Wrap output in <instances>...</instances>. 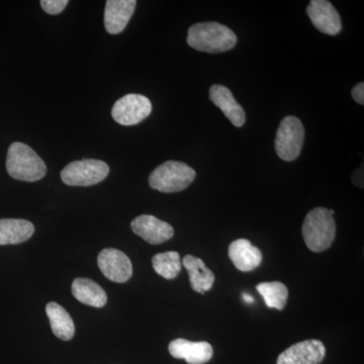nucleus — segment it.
Wrapping results in <instances>:
<instances>
[{"instance_id":"f257e3e1","label":"nucleus","mask_w":364,"mask_h":364,"mask_svg":"<svg viewBox=\"0 0 364 364\" xmlns=\"http://www.w3.org/2000/svg\"><path fill=\"white\" fill-rule=\"evenodd\" d=\"M236 43L233 31L215 21L196 23L188 28V44L198 51L227 52L233 49Z\"/></svg>"},{"instance_id":"f03ea898","label":"nucleus","mask_w":364,"mask_h":364,"mask_svg":"<svg viewBox=\"0 0 364 364\" xmlns=\"http://www.w3.org/2000/svg\"><path fill=\"white\" fill-rule=\"evenodd\" d=\"M6 170L9 176L21 181L35 182L44 178L47 166L42 158L26 144H11L7 152Z\"/></svg>"},{"instance_id":"7ed1b4c3","label":"nucleus","mask_w":364,"mask_h":364,"mask_svg":"<svg viewBox=\"0 0 364 364\" xmlns=\"http://www.w3.org/2000/svg\"><path fill=\"white\" fill-rule=\"evenodd\" d=\"M301 233L306 247L313 252H323L335 240L336 223L328 208H316L306 215Z\"/></svg>"},{"instance_id":"20e7f679","label":"nucleus","mask_w":364,"mask_h":364,"mask_svg":"<svg viewBox=\"0 0 364 364\" xmlns=\"http://www.w3.org/2000/svg\"><path fill=\"white\" fill-rule=\"evenodd\" d=\"M195 169L178 161H167L150 174L151 188L160 193H178L188 188L196 178Z\"/></svg>"},{"instance_id":"39448f33","label":"nucleus","mask_w":364,"mask_h":364,"mask_svg":"<svg viewBox=\"0 0 364 364\" xmlns=\"http://www.w3.org/2000/svg\"><path fill=\"white\" fill-rule=\"evenodd\" d=\"M109 173V165L102 160H78L64 167L61 179L67 186H90L105 181Z\"/></svg>"},{"instance_id":"423d86ee","label":"nucleus","mask_w":364,"mask_h":364,"mask_svg":"<svg viewBox=\"0 0 364 364\" xmlns=\"http://www.w3.org/2000/svg\"><path fill=\"white\" fill-rule=\"evenodd\" d=\"M305 139V129L298 117H284L277 129L275 151L284 161H294L299 156Z\"/></svg>"},{"instance_id":"0eeeda50","label":"nucleus","mask_w":364,"mask_h":364,"mask_svg":"<svg viewBox=\"0 0 364 364\" xmlns=\"http://www.w3.org/2000/svg\"><path fill=\"white\" fill-rule=\"evenodd\" d=\"M151 112L152 104L149 98L130 93L116 102L112 109V116L122 126H135L149 117Z\"/></svg>"},{"instance_id":"6e6552de","label":"nucleus","mask_w":364,"mask_h":364,"mask_svg":"<svg viewBox=\"0 0 364 364\" xmlns=\"http://www.w3.org/2000/svg\"><path fill=\"white\" fill-rule=\"evenodd\" d=\"M97 262L102 274L117 284L128 282L133 275L130 258L117 249H104L98 255Z\"/></svg>"},{"instance_id":"1a4fd4ad","label":"nucleus","mask_w":364,"mask_h":364,"mask_svg":"<svg viewBox=\"0 0 364 364\" xmlns=\"http://www.w3.org/2000/svg\"><path fill=\"white\" fill-rule=\"evenodd\" d=\"M325 355L326 348L322 341L306 340L291 345L280 353L277 364H320Z\"/></svg>"},{"instance_id":"9d476101","label":"nucleus","mask_w":364,"mask_h":364,"mask_svg":"<svg viewBox=\"0 0 364 364\" xmlns=\"http://www.w3.org/2000/svg\"><path fill=\"white\" fill-rule=\"evenodd\" d=\"M131 228L134 233L152 245L164 243L174 236L171 225L151 215H138L132 221Z\"/></svg>"},{"instance_id":"9b49d317","label":"nucleus","mask_w":364,"mask_h":364,"mask_svg":"<svg viewBox=\"0 0 364 364\" xmlns=\"http://www.w3.org/2000/svg\"><path fill=\"white\" fill-rule=\"evenodd\" d=\"M306 14L321 33L335 36L341 31V18L331 2L327 0H313L306 7Z\"/></svg>"},{"instance_id":"f8f14e48","label":"nucleus","mask_w":364,"mask_h":364,"mask_svg":"<svg viewBox=\"0 0 364 364\" xmlns=\"http://www.w3.org/2000/svg\"><path fill=\"white\" fill-rule=\"evenodd\" d=\"M168 349L172 358L184 359L188 364L207 363L214 354L212 345L208 342H193L181 338L170 342Z\"/></svg>"},{"instance_id":"ddd939ff","label":"nucleus","mask_w":364,"mask_h":364,"mask_svg":"<svg viewBox=\"0 0 364 364\" xmlns=\"http://www.w3.org/2000/svg\"><path fill=\"white\" fill-rule=\"evenodd\" d=\"M136 0H109L105 4V30L111 35L123 32L135 11Z\"/></svg>"},{"instance_id":"4468645a","label":"nucleus","mask_w":364,"mask_h":364,"mask_svg":"<svg viewBox=\"0 0 364 364\" xmlns=\"http://www.w3.org/2000/svg\"><path fill=\"white\" fill-rule=\"evenodd\" d=\"M210 100L235 127L240 128L245 124L246 114L243 107L236 102L231 90L226 86L213 85L210 90Z\"/></svg>"},{"instance_id":"2eb2a0df","label":"nucleus","mask_w":364,"mask_h":364,"mask_svg":"<svg viewBox=\"0 0 364 364\" xmlns=\"http://www.w3.org/2000/svg\"><path fill=\"white\" fill-rule=\"evenodd\" d=\"M229 257L237 269L250 272L262 262V253L247 239H238L229 246Z\"/></svg>"},{"instance_id":"dca6fc26","label":"nucleus","mask_w":364,"mask_h":364,"mask_svg":"<svg viewBox=\"0 0 364 364\" xmlns=\"http://www.w3.org/2000/svg\"><path fill=\"white\" fill-rule=\"evenodd\" d=\"M182 264L188 270L191 286L196 293L203 294L214 286V272L207 267L200 258L193 255L184 256Z\"/></svg>"},{"instance_id":"f3484780","label":"nucleus","mask_w":364,"mask_h":364,"mask_svg":"<svg viewBox=\"0 0 364 364\" xmlns=\"http://www.w3.org/2000/svg\"><path fill=\"white\" fill-rule=\"evenodd\" d=\"M35 227L30 221L21 219L0 220V245L23 243L33 236Z\"/></svg>"},{"instance_id":"a211bd4d","label":"nucleus","mask_w":364,"mask_h":364,"mask_svg":"<svg viewBox=\"0 0 364 364\" xmlns=\"http://www.w3.org/2000/svg\"><path fill=\"white\" fill-rule=\"evenodd\" d=\"M72 294L85 305L102 308L107 304V296L100 284L88 279H76L72 284Z\"/></svg>"},{"instance_id":"6ab92c4d","label":"nucleus","mask_w":364,"mask_h":364,"mask_svg":"<svg viewBox=\"0 0 364 364\" xmlns=\"http://www.w3.org/2000/svg\"><path fill=\"white\" fill-rule=\"evenodd\" d=\"M46 313L49 318L50 325L55 336L64 341H69L75 334L73 320L63 306L51 301L46 306Z\"/></svg>"},{"instance_id":"aec40b11","label":"nucleus","mask_w":364,"mask_h":364,"mask_svg":"<svg viewBox=\"0 0 364 364\" xmlns=\"http://www.w3.org/2000/svg\"><path fill=\"white\" fill-rule=\"evenodd\" d=\"M256 289L264 299L268 308L284 310L289 299V289L286 284L279 282H261L256 287Z\"/></svg>"},{"instance_id":"412c9836","label":"nucleus","mask_w":364,"mask_h":364,"mask_svg":"<svg viewBox=\"0 0 364 364\" xmlns=\"http://www.w3.org/2000/svg\"><path fill=\"white\" fill-rule=\"evenodd\" d=\"M153 268L165 279H174L181 272V255L176 251L159 253L153 257Z\"/></svg>"},{"instance_id":"4be33fe9","label":"nucleus","mask_w":364,"mask_h":364,"mask_svg":"<svg viewBox=\"0 0 364 364\" xmlns=\"http://www.w3.org/2000/svg\"><path fill=\"white\" fill-rule=\"evenodd\" d=\"M68 0H42L41 6L49 14H61L66 9Z\"/></svg>"},{"instance_id":"5701e85b","label":"nucleus","mask_w":364,"mask_h":364,"mask_svg":"<svg viewBox=\"0 0 364 364\" xmlns=\"http://www.w3.org/2000/svg\"><path fill=\"white\" fill-rule=\"evenodd\" d=\"M352 97H353L355 102L358 104L363 105H364V83H358V85H355V87L353 88L351 91Z\"/></svg>"},{"instance_id":"b1692460","label":"nucleus","mask_w":364,"mask_h":364,"mask_svg":"<svg viewBox=\"0 0 364 364\" xmlns=\"http://www.w3.org/2000/svg\"><path fill=\"white\" fill-rule=\"evenodd\" d=\"M243 299H245V301H247L248 304L254 303V299L252 298V296H249V294H244Z\"/></svg>"}]
</instances>
